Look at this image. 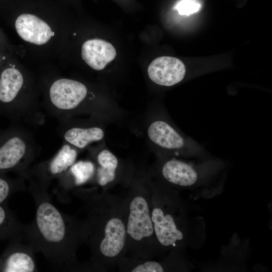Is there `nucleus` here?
<instances>
[{
    "mask_svg": "<svg viewBox=\"0 0 272 272\" xmlns=\"http://www.w3.org/2000/svg\"><path fill=\"white\" fill-rule=\"evenodd\" d=\"M77 156V149L64 143L51 159L30 169L28 176L49 186L53 179H58L71 167L76 162Z\"/></svg>",
    "mask_w": 272,
    "mask_h": 272,
    "instance_id": "9d476101",
    "label": "nucleus"
},
{
    "mask_svg": "<svg viewBox=\"0 0 272 272\" xmlns=\"http://www.w3.org/2000/svg\"><path fill=\"white\" fill-rule=\"evenodd\" d=\"M0 113L33 125L41 124L44 120L27 77L10 63L0 70Z\"/></svg>",
    "mask_w": 272,
    "mask_h": 272,
    "instance_id": "20e7f679",
    "label": "nucleus"
},
{
    "mask_svg": "<svg viewBox=\"0 0 272 272\" xmlns=\"http://www.w3.org/2000/svg\"><path fill=\"white\" fill-rule=\"evenodd\" d=\"M73 193L81 199L86 218L85 243L91 257L82 270L106 271L125 255V214L122 197L96 189L77 188Z\"/></svg>",
    "mask_w": 272,
    "mask_h": 272,
    "instance_id": "f03ea898",
    "label": "nucleus"
},
{
    "mask_svg": "<svg viewBox=\"0 0 272 272\" xmlns=\"http://www.w3.org/2000/svg\"><path fill=\"white\" fill-rule=\"evenodd\" d=\"M25 10L18 14L14 21L17 34L24 41L34 45L47 43L54 35L50 26L37 14Z\"/></svg>",
    "mask_w": 272,
    "mask_h": 272,
    "instance_id": "f8f14e48",
    "label": "nucleus"
},
{
    "mask_svg": "<svg viewBox=\"0 0 272 272\" xmlns=\"http://www.w3.org/2000/svg\"><path fill=\"white\" fill-rule=\"evenodd\" d=\"M11 3L10 0H0V9L8 8Z\"/></svg>",
    "mask_w": 272,
    "mask_h": 272,
    "instance_id": "412c9836",
    "label": "nucleus"
},
{
    "mask_svg": "<svg viewBox=\"0 0 272 272\" xmlns=\"http://www.w3.org/2000/svg\"><path fill=\"white\" fill-rule=\"evenodd\" d=\"M116 55L113 46L104 40L89 39L82 45L81 56L85 62L92 69L100 71L113 60Z\"/></svg>",
    "mask_w": 272,
    "mask_h": 272,
    "instance_id": "2eb2a0df",
    "label": "nucleus"
},
{
    "mask_svg": "<svg viewBox=\"0 0 272 272\" xmlns=\"http://www.w3.org/2000/svg\"><path fill=\"white\" fill-rule=\"evenodd\" d=\"M24 178H11L6 174L0 173V204L7 203L10 196L15 192L26 189Z\"/></svg>",
    "mask_w": 272,
    "mask_h": 272,
    "instance_id": "6ab92c4d",
    "label": "nucleus"
},
{
    "mask_svg": "<svg viewBox=\"0 0 272 272\" xmlns=\"http://www.w3.org/2000/svg\"><path fill=\"white\" fill-rule=\"evenodd\" d=\"M22 238L10 242L0 255V272L38 271L34 253L35 251L28 243H23Z\"/></svg>",
    "mask_w": 272,
    "mask_h": 272,
    "instance_id": "9b49d317",
    "label": "nucleus"
},
{
    "mask_svg": "<svg viewBox=\"0 0 272 272\" xmlns=\"http://www.w3.org/2000/svg\"><path fill=\"white\" fill-rule=\"evenodd\" d=\"M58 133L64 141L76 149H83L91 143L98 142L104 137L100 127H82L71 124L65 119H59Z\"/></svg>",
    "mask_w": 272,
    "mask_h": 272,
    "instance_id": "4468645a",
    "label": "nucleus"
},
{
    "mask_svg": "<svg viewBox=\"0 0 272 272\" xmlns=\"http://www.w3.org/2000/svg\"><path fill=\"white\" fill-rule=\"evenodd\" d=\"M96 166L90 161L75 162L58 179L59 186L66 191L83 185L94 177Z\"/></svg>",
    "mask_w": 272,
    "mask_h": 272,
    "instance_id": "dca6fc26",
    "label": "nucleus"
},
{
    "mask_svg": "<svg viewBox=\"0 0 272 272\" xmlns=\"http://www.w3.org/2000/svg\"><path fill=\"white\" fill-rule=\"evenodd\" d=\"M150 209L155 236L159 248L177 247L184 233L175 215V206L155 185L149 184Z\"/></svg>",
    "mask_w": 272,
    "mask_h": 272,
    "instance_id": "0eeeda50",
    "label": "nucleus"
},
{
    "mask_svg": "<svg viewBox=\"0 0 272 272\" xmlns=\"http://www.w3.org/2000/svg\"><path fill=\"white\" fill-rule=\"evenodd\" d=\"M27 179L35 205L33 220L23 225V236L27 243L57 269L81 270L76 254L79 246L85 243L83 220L57 209L51 200L47 184L31 176Z\"/></svg>",
    "mask_w": 272,
    "mask_h": 272,
    "instance_id": "f257e3e1",
    "label": "nucleus"
},
{
    "mask_svg": "<svg viewBox=\"0 0 272 272\" xmlns=\"http://www.w3.org/2000/svg\"><path fill=\"white\" fill-rule=\"evenodd\" d=\"M39 148L31 133L18 126L0 133V173L13 172L26 179Z\"/></svg>",
    "mask_w": 272,
    "mask_h": 272,
    "instance_id": "39448f33",
    "label": "nucleus"
},
{
    "mask_svg": "<svg viewBox=\"0 0 272 272\" xmlns=\"http://www.w3.org/2000/svg\"><path fill=\"white\" fill-rule=\"evenodd\" d=\"M3 38L1 37V35L0 34V47L3 48L4 46L3 45L5 44V43L3 42Z\"/></svg>",
    "mask_w": 272,
    "mask_h": 272,
    "instance_id": "5701e85b",
    "label": "nucleus"
},
{
    "mask_svg": "<svg viewBox=\"0 0 272 272\" xmlns=\"http://www.w3.org/2000/svg\"><path fill=\"white\" fill-rule=\"evenodd\" d=\"M98 165L96 168V181L100 186H106L114 181L118 166L117 157L110 151L103 150L97 157Z\"/></svg>",
    "mask_w": 272,
    "mask_h": 272,
    "instance_id": "f3484780",
    "label": "nucleus"
},
{
    "mask_svg": "<svg viewBox=\"0 0 272 272\" xmlns=\"http://www.w3.org/2000/svg\"><path fill=\"white\" fill-rule=\"evenodd\" d=\"M3 54V53L1 54V53L0 52V70L5 65V63H4V60L5 59V58Z\"/></svg>",
    "mask_w": 272,
    "mask_h": 272,
    "instance_id": "4be33fe9",
    "label": "nucleus"
},
{
    "mask_svg": "<svg viewBox=\"0 0 272 272\" xmlns=\"http://www.w3.org/2000/svg\"><path fill=\"white\" fill-rule=\"evenodd\" d=\"M122 198L125 214V255L152 259L160 248L151 217L149 184H133Z\"/></svg>",
    "mask_w": 272,
    "mask_h": 272,
    "instance_id": "7ed1b4c3",
    "label": "nucleus"
},
{
    "mask_svg": "<svg viewBox=\"0 0 272 272\" xmlns=\"http://www.w3.org/2000/svg\"><path fill=\"white\" fill-rule=\"evenodd\" d=\"M213 164L201 166L175 158L163 161L160 168L162 178L170 184L179 187H189L197 183L205 174L212 169Z\"/></svg>",
    "mask_w": 272,
    "mask_h": 272,
    "instance_id": "1a4fd4ad",
    "label": "nucleus"
},
{
    "mask_svg": "<svg viewBox=\"0 0 272 272\" xmlns=\"http://www.w3.org/2000/svg\"><path fill=\"white\" fill-rule=\"evenodd\" d=\"M200 5L194 0H181L175 6V9L181 15L188 16L197 12Z\"/></svg>",
    "mask_w": 272,
    "mask_h": 272,
    "instance_id": "aec40b11",
    "label": "nucleus"
},
{
    "mask_svg": "<svg viewBox=\"0 0 272 272\" xmlns=\"http://www.w3.org/2000/svg\"><path fill=\"white\" fill-rule=\"evenodd\" d=\"M87 87L71 79L61 78L52 81L48 87L45 108L58 120L71 118L74 114L95 110Z\"/></svg>",
    "mask_w": 272,
    "mask_h": 272,
    "instance_id": "423d86ee",
    "label": "nucleus"
},
{
    "mask_svg": "<svg viewBox=\"0 0 272 272\" xmlns=\"http://www.w3.org/2000/svg\"><path fill=\"white\" fill-rule=\"evenodd\" d=\"M147 134L151 141L166 153L192 157H202L207 154L202 145L179 131L165 118L153 121Z\"/></svg>",
    "mask_w": 272,
    "mask_h": 272,
    "instance_id": "6e6552de",
    "label": "nucleus"
},
{
    "mask_svg": "<svg viewBox=\"0 0 272 272\" xmlns=\"http://www.w3.org/2000/svg\"><path fill=\"white\" fill-rule=\"evenodd\" d=\"M148 76L154 83L171 87L181 82L185 78L186 68L178 58L161 56L155 58L148 68Z\"/></svg>",
    "mask_w": 272,
    "mask_h": 272,
    "instance_id": "ddd939ff",
    "label": "nucleus"
},
{
    "mask_svg": "<svg viewBox=\"0 0 272 272\" xmlns=\"http://www.w3.org/2000/svg\"><path fill=\"white\" fill-rule=\"evenodd\" d=\"M23 225L7 203L0 204V240L22 238Z\"/></svg>",
    "mask_w": 272,
    "mask_h": 272,
    "instance_id": "a211bd4d",
    "label": "nucleus"
}]
</instances>
